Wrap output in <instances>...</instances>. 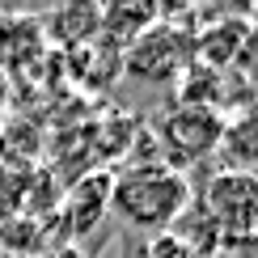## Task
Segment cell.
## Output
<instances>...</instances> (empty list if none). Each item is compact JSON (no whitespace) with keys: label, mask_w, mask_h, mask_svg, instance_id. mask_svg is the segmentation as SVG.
Instances as JSON below:
<instances>
[{"label":"cell","mask_w":258,"mask_h":258,"mask_svg":"<svg viewBox=\"0 0 258 258\" xmlns=\"http://www.w3.org/2000/svg\"><path fill=\"white\" fill-rule=\"evenodd\" d=\"M190 178L165 161H144L114 174L110 208L140 233H169L190 208Z\"/></svg>","instance_id":"cell-1"},{"label":"cell","mask_w":258,"mask_h":258,"mask_svg":"<svg viewBox=\"0 0 258 258\" xmlns=\"http://www.w3.org/2000/svg\"><path fill=\"white\" fill-rule=\"evenodd\" d=\"M195 208L216 229L220 245L245 250L258 233V182H254V174H241V169H216L203 182Z\"/></svg>","instance_id":"cell-2"},{"label":"cell","mask_w":258,"mask_h":258,"mask_svg":"<svg viewBox=\"0 0 258 258\" xmlns=\"http://www.w3.org/2000/svg\"><path fill=\"white\" fill-rule=\"evenodd\" d=\"M224 140V114L216 106H178L161 119V148H165V165H199L212 153H220Z\"/></svg>","instance_id":"cell-3"},{"label":"cell","mask_w":258,"mask_h":258,"mask_svg":"<svg viewBox=\"0 0 258 258\" xmlns=\"http://www.w3.org/2000/svg\"><path fill=\"white\" fill-rule=\"evenodd\" d=\"M250 38H254V26L245 17H220L195 34V59L208 63V72H229L250 51Z\"/></svg>","instance_id":"cell-4"},{"label":"cell","mask_w":258,"mask_h":258,"mask_svg":"<svg viewBox=\"0 0 258 258\" xmlns=\"http://www.w3.org/2000/svg\"><path fill=\"white\" fill-rule=\"evenodd\" d=\"M110 186H114L110 169H93L89 178H81L77 186L68 190V199H63V220H68L72 237H89V233L106 220V212H110Z\"/></svg>","instance_id":"cell-5"},{"label":"cell","mask_w":258,"mask_h":258,"mask_svg":"<svg viewBox=\"0 0 258 258\" xmlns=\"http://www.w3.org/2000/svg\"><path fill=\"white\" fill-rule=\"evenodd\" d=\"M178 30L169 26H148L140 38H132V47H127V68L136 72V77L144 81H169L178 77Z\"/></svg>","instance_id":"cell-6"},{"label":"cell","mask_w":258,"mask_h":258,"mask_svg":"<svg viewBox=\"0 0 258 258\" xmlns=\"http://www.w3.org/2000/svg\"><path fill=\"white\" fill-rule=\"evenodd\" d=\"M157 9L153 5H136V9H102V26L106 30H119V26H127L123 30V38L132 42V38H140L148 26H157Z\"/></svg>","instance_id":"cell-7"},{"label":"cell","mask_w":258,"mask_h":258,"mask_svg":"<svg viewBox=\"0 0 258 258\" xmlns=\"http://www.w3.org/2000/svg\"><path fill=\"white\" fill-rule=\"evenodd\" d=\"M132 258H190V254H186V245H182L174 233H148V237L136 241Z\"/></svg>","instance_id":"cell-8"},{"label":"cell","mask_w":258,"mask_h":258,"mask_svg":"<svg viewBox=\"0 0 258 258\" xmlns=\"http://www.w3.org/2000/svg\"><path fill=\"white\" fill-rule=\"evenodd\" d=\"M9 102V77H5V68H0V106Z\"/></svg>","instance_id":"cell-9"},{"label":"cell","mask_w":258,"mask_h":258,"mask_svg":"<svg viewBox=\"0 0 258 258\" xmlns=\"http://www.w3.org/2000/svg\"><path fill=\"white\" fill-rule=\"evenodd\" d=\"M55 258H85V254H81V250H72V245H68V250H59Z\"/></svg>","instance_id":"cell-10"},{"label":"cell","mask_w":258,"mask_h":258,"mask_svg":"<svg viewBox=\"0 0 258 258\" xmlns=\"http://www.w3.org/2000/svg\"><path fill=\"white\" fill-rule=\"evenodd\" d=\"M212 258H224V254H212Z\"/></svg>","instance_id":"cell-11"}]
</instances>
